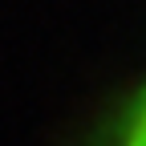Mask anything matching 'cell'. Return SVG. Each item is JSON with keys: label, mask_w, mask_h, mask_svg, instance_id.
Returning a JSON list of instances; mask_svg holds the SVG:
<instances>
[{"label": "cell", "mask_w": 146, "mask_h": 146, "mask_svg": "<svg viewBox=\"0 0 146 146\" xmlns=\"http://www.w3.org/2000/svg\"><path fill=\"white\" fill-rule=\"evenodd\" d=\"M73 146H146V73L122 85L81 126Z\"/></svg>", "instance_id": "cell-1"}]
</instances>
